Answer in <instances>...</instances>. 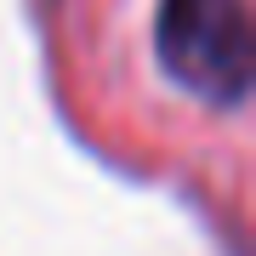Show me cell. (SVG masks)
<instances>
[{"label":"cell","mask_w":256,"mask_h":256,"mask_svg":"<svg viewBox=\"0 0 256 256\" xmlns=\"http://www.w3.org/2000/svg\"><path fill=\"white\" fill-rule=\"evenodd\" d=\"M160 68L205 102H239L250 86V12L245 0H160Z\"/></svg>","instance_id":"6da1fadb"}]
</instances>
